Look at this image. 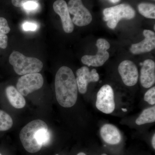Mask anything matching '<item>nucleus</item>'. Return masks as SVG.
<instances>
[{"label": "nucleus", "mask_w": 155, "mask_h": 155, "mask_svg": "<svg viewBox=\"0 0 155 155\" xmlns=\"http://www.w3.org/2000/svg\"><path fill=\"white\" fill-rule=\"evenodd\" d=\"M55 89L59 104L65 108L74 105L77 101L78 87L76 78L69 67H61L56 74Z\"/></svg>", "instance_id": "obj_1"}, {"label": "nucleus", "mask_w": 155, "mask_h": 155, "mask_svg": "<svg viewBox=\"0 0 155 155\" xmlns=\"http://www.w3.org/2000/svg\"><path fill=\"white\" fill-rule=\"evenodd\" d=\"M9 61L15 72L20 75L38 73L43 67L42 62L37 58L26 57L16 51L11 53Z\"/></svg>", "instance_id": "obj_2"}, {"label": "nucleus", "mask_w": 155, "mask_h": 155, "mask_svg": "<svg viewBox=\"0 0 155 155\" xmlns=\"http://www.w3.org/2000/svg\"><path fill=\"white\" fill-rule=\"evenodd\" d=\"M48 127L46 123L40 119L31 121L22 128L19 138L25 149L28 152L35 153L40 150L42 146L37 140L38 131L43 127Z\"/></svg>", "instance_id": "obj_3"}, {"label": "nucleus", "mask_w": 155, "mask_h": 155, "mask_svg": "<svg viewBox=\"0 0 155 155\" xmlns=\"http://www.w3.org/2000/svg\"><path fill=\"white\" fill-rule=\"evenodd\" d=\"M104 20L107 22L109 28L114 29L121 19H133L135 16L134 9L127 4H120L107 8L103 11Z\"/></svg>", "instance_id": "obj_4"}, {"label": "nucleus", "mask_w": 155, "mask_h": 155, "mask_svg": "<svg viewBox=\"0 0 155 155\" xmlns=\"http://www.w3.org/2000/svg\"><path fill=\"white\" fill-rule=\"evenodd\" d=\"M43 84V77L40 73L26 74L19 78L17 89L23 96H26L41 88Z\"/></svg>", "instance_id": "obj_5"}, {"label": "nucleus", "mask_w": 155, "mask_h": 155, "mask_svg": "<svg viewBox=\"0 0 155 155\" xmlns=\"http://www.w3.org/2000/svg\"><path fill=\"white\" fill-rule=\"evenodd\" d=\"M97 52L94 56H84L81 58V62L88 67H99L103 66L109 58V53L107 50L110 48V44L104 38H100L97 41Z\"/></svg>", "instance_id": "obj_6"}, {"label": "nucleus", "mask_w": 155, "mask_h": 155, "mask_svg": "<svg viewBox=\"0 0 155 155\" xmlns=\"http://www.w3.org/2000/svg\"><path fill=\"white\" fill-rule=\"evenodd\" d=\"M67 5L69 14L74 16L72 19L73 24L78 26H84L91 22V14L84 6L81 0H70Z\"/></svg>", "instance_id": "obj_7"}, {"label": "nucleus", "mask_w": 155, "mask_h": 155, "mask_svg": "<svg viewBox=\"0 0 155 155\" xmlns=\"http://www.w3.org/2000/svg\"><path fill=\"white\" fill-rule=\"evenodd\" d=\"M96 106L98 110L105 114H110L115 109L114 94L113 88L108 84L101 87L97 96Z\"/></svg>", "instance_id": "obj_8"}, {"label": "nucleus", "mask_w": 155, "mask_h": 155, "mask_svg": "<svg viewBox=\"0 0 155 155\" xmlns=\"http://www.w3.org/2000/svg\"><path fill=\"white\" fill-rule=\"evenodd\" d=\"M118 70L125 85L132 86L137 83L139 77L138 69L133 62L128 60L122 61L119 64Z\"/></svg>", "instance_id": "obj_9"}, {"label": "nucleus", "mask_w": 155, "mask_h": 155, "mask_svg": "<svg viewBox=\"0 0 155 155\" xmlns=\"http://www.w3.org/2000/svg\"><path fill=\"white\" fill-rule=\"evenodd\" d=\"M78 89L81 94H84L87 91V87L90 82H97L99 79V75L95 69H89L86 67H83L76 71Z\"/></svg>", "instance_id": "obj_10"}, {"label": "nucleus", "mask_w": 155, "mask_h": 155, "mask_svg": "<svg viewBox=\"0 0 155 155\" xmlns=\"http://www.w3.org/2000/svg\"><path fill=\"white\" fill-rule=\"evenodd\" d=\"M53 8L61 17L64 31L67 33L72 32L74 30V24L70 17L67 2L64 0H57L53 4Z\"/></svg>", "instance_id": "obj_11"}, {"label": "nucleus", "mask_w": 155, "mask_h": 155, "mask_svg": "<svg viewBox=\"0 0 155 155\" xmlns=\"http://www.w3.org/2000/svg\"><path fill=\"white\" fill-rule=\"evenodd\" d=\"M143 34L145 39L138 43L132 45L130 51L134 54L149 52L155 48V34L153 31L150 30H144Z\"/></svg>", "instance_id": "obj_12"}, {"label": "nucleus", "mask_w": 155, "mask_h": 155, "mask_svg": "<svg viewBox=\"0 0 155 155\" xmlns=\"http://www.w3.org/2000/svg\"><path fill=\"white\" fill-rule=\"evenodd\" d=\"M140 83L143 87L150 88L155 82V63L150 59L143 63L140 70Z\"/></svg>", "instance_id": "obj_13"}, {"label": "nucleus", "mask_w": 155, "mask_h": 155, "mask_svg": "<svg viewBox=\"0 0 155 155\" xmlns=\"http://www.w3.org/2000/svg\"><path fill=\"white\" fill-rule=\"evenodd\" d=\"M100 134L103 140L108 144H118L122 139L119 129L111 124L103 125L100 130Z\"/></svg>", "instance_id": "obj_14"}, {"label": "nucleus", "mask_w": 155, "mask_h": 155, "mask_svg": "<svg viewBox=\"0 0 155 155\" xmlns=\"http://www.w3.org/2000/svg\"><path fill=\"white\" fill-rule=\"evenodd\" d=\"M6 94L11 105L16 109H22L25 107L26 102L24 97L13 86L7 87Z\"/></svg>", "instance_id": "obj_15"}, {"label": "nucleus", "mask_w": 155, "mask_h": 155, "mask_svg": "<svg viewBox=\"0 0 155 155\" xmlns=\"http://www.w3.org/2000/svg\"><path fill=\"white\" fill-rule=\"evenodd\" d=\"M155 122V107L145 109L136 120L137 125H142Z\"/></svg>", "instance_id": "obj_16"}, {"label": "nucleus", "mask_w": 155, "mask_h": 155, "mask_svg": "<svg viewBox=\"0 0 155 155\" xmlns=\"http://www.w3.org/2000/svg\"><path fill=\"white\" fill-rule=\"evenodd\" d=\"M139 12L146 18L154 19L155 6L150 3H142L138 5Z\"/></svg>", "instance_id": "obj_17"}, {"label": "nucleus", "mask_w": 155, "mask_h": 155, "mask_svg": "<svg viewBox=\"0 0 155 155\" xmlns=\"http://www.w3.org/2000/svg\"><path fill=\"white\" fill-rule=\"evenodd\" d=\"M36 138L38 143L42 147L47 146L49 144L51 135L50 131L48 130V126L42 128L38 131Z\"/></svg>", "instance_id": "obj_18"}, {"label": "nucleus", "mask_w": 155, "mask_h": 155, "mask_svg": "<svg viewBox=\"0 0 155 155\" xmlns=\"http://www.w3.org/2000/svg\"><path fill=\"white\" fill-rule=\"evenodd\" d=\"M13 125V119L11 116L5 111L0 110V131L8 130Z\"/></svg>", "instance_id": "obj_19"}, {"label": "nucleus", "mask_w": 155, "mask_h": 155, "mask_svg": "<svg viewBox=\"0 0 155 155\" xmlns=\"http://www.w3.org/2000/svg\"><path fill=\"white\" fill-rule=\"evenodd\" d=\"M144 100L150 104L153 105L155 104V87H152L145 94Z\"/></svg>", "instance_id": "obj_20"}, {"label": "nucleus", "mask_w": 155, "mask_h": 155, "mask_svg": "<svg viewBox=\"0 0 155 155\" xmlns=\"http://www.w3.org/2000/svg\"><path fill=\"white\" fill-rule=\"evenodd\" d=\"M11 28L5 18L0 17V34L6 35L10 32Z\"/></svg>", "instance_id": "obj_21"}, {"label": "nucleus", "mask_w": 155, "mask_h": 155, "mask_svg": "<svg viewBox=\"0 0 155 155\" xmlns=\"http://www.w3.org/2000/svg\"><path fill=\"white\" fill-rule=\"evenodd\" d=\"M39 5L36 2H29L25 3L22 6L23 8L26 12H32L37 11L39 8Z\"/></svg>", "instance_id": "obj_22"}, {"label": "nucleus", "mask_w": 155, "mask_h": 155, "mask_svg": "<svg viewBox=\"0 0 155 155\" xmlns=\"http://www.w3.org/2000/svg\"><path fill=\"white\" fill-rule=\"evenodd\" d=\"M22 28L25 31H35L38 28V25L35 22H26L22 24Z\"/></svg>", "instance_id": "obj_23"}, {"label": "nucleus", "mask_w": 155, "mask_h": 155, "mask_svg": "<svg viewBox=\"0 0 155 155\" xmlns=\"http://www.w3.org/2000/svg\"><path fill=\"white\" fill-rule=\"evenodd\" d=\"M8 45V37L6 35L0 34V48L5 49Z\"/></svg>", "instance_id": "obj_24"}, {"label": "nucleus", "mask_w": 155, "mask_h": 155, "mask_svg": "<svg viewBox=\"0 0 155 155\" xmlns=\"http://www.w3.org/2000/svg\"><path fill=\"white\" fill-rule=\"evenodd\" d=\"M39 0H11L13 5L16 7H22L25 3L29 2H37Z\"/></svg>", "instance_id": "obj_25"}, {"label": "nucleus", "mask_w": 155, "mask_h": 155, "mask_svg": "<svg viewBox=\"0 0 155 155\" xmlns=\"http://www.w3.org/2000/svg\"><path fill=\"white\" fill-rule=\"evenodd\" d=\"M152 146L153 148L155 150V134H154L153 136L152 140Z\"/></svg>", "instance_id": "obj_26"}, {"label": "nucleus", "mask_w": 155, "mask_h": 155, "mask_svg": "<svg viewBox=\"0 0 155 155\" xmlns=\"http://www.w3.org/2000/svg\"><path fill=\"white\" fill-rule=\"evenodd\" d=\"M108 1H109L110 2L115 4V3L119 2L121 0H108Z\"/></svg>", "instance_id": "obj_27"}, {"label": "nucleus", "mask_w": 155, "mask_h": 155, "mask_svg": "<svg viewBox=\"0 0 155 155\" xmlns=\"http://www.w3.org/2000/svg\"><path fill=\"white\" fill-rule=\"evenodd\" d=\"M77 155H86L84 153L81 152L78 154Z\"/></svg>", "instance_id": "obj_28"}, {"label": "nucleus", "mask_w": 155, "mask_h": 155, "mask_svg": "<svg viewBox=\"0 0 155 155\" xmlns=\"http://www.w3.org/2000/svg\"><path fill=\"white\" fill-rule=\"evenodd\" d=\"M122 110L123 111H125V112H126V111H127V110H126V109H122Z\"/></svg>", "instance_id": "obj_29"}, {"label": "nucleus", "mask_w": 155, "mask_h": 155, "mask_svg": "<svg viewBox=\"0 0 155 155\" xmlns=\"http://www.w3.org/2000/svg\"><path fill=\"white\" fill-rule=\"evenodd\" d=\"M101 155H107V154H102Z\"/></svg>", "instance_id": "obj_30"}, {"label": "nucleus", "mask_w": 155, "mask_h": 155, "mask_svg": "<svg viewBox=\"0 0 155 155\" xmlns=\"http://www.w3.org/2000/svg\"><path fill=\"white\" fill-rule=\"evenodd\" d=\"M154 30L155 29V25H154Z\"/></svg>", "instance_id": "obj_31"}, {"label": "nucleus", "mask_w": 155, "mask_h": 155, "mask_svg": "<svg viewBox=\"0 0 155 155\" xmlns=\"http://www.w3.org/2000/svg\"><path fill=\"white\" fill-rule=\"evenodd\" d=\"M0 155H2V154H1V153H0Z\"/></svg>", "instance_id": "obj_32"}, {"label": "nucleus", "mask_w": 155, "mask_h": 155, "mask_svg": "<svg viewBox=\"0 0 155 155\" xmlns=\"http://www.w3.org/2000/svg\"></svg>", "instance_id": "obj_33"}]
</instances>
